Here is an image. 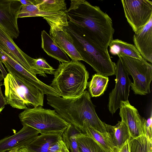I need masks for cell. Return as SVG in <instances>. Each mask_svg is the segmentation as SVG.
Segmentation results:
<instances>
[{"label": "cell", "instance_id": "obj_19", "mask_svg": "<svg viewBox=\"0 0 152 152\" xmlns=\"http://www.w3.org/2000/svg\"><path fill=\"white\" fill-rule=\"evenodd\" d=\"M41 47L49 56L61 63L71 61L66 53L56 43L52 37L45 30L41 32Z\"/></svg>", "mask_w": 152, "mask_h": 152}, {"label": "cell", "instance_id": "obj_10", "mask_svg": "<svg viewBox=\"0 0 152 152\" xmlns=\"http://www.w3.org/2000/svg\"><path fill=\"white\" fill-rule=\"evenodd\" d=\"M0 60L5 65L8 73L13 74L27 81L39 90L44 95L60 96L56 91L33 75L0 46Z\"/></svg>", "mask_w": 152, "mask_h": 152}, {"label": "cell", "instance_id": "obj_34", "mask_svg": "<svg viewBox=\"0 0 152 152\" xmlns=\"http://www.w3.org/2000/svg\"><path fill=\"white\" fill-rule=\"evenodd\" d=\"M19 152H28L25 148H20L19 150Z\"/></svg>", "mask_w": 152, "mask_h": 152}, {"label": "cell", "instance_id": "obj_16", "mask_svg": "<svg viewBox=\"0 0 152 152\" xmlns=\"http://www.w3.org/2000/svg\"><path fill=\"white\" fill-rule=\"evenodd\" d=\"M134 46L142 57L152 63V18L138 33L133 37Z\"/></svg>", "mask_w": 152, "mask_h": 152}, {"label": "cell", "instance_id": "obj_22", "mask_svg": "<svg viewBox=\"0 0 152 152\" xmlns=\"http://www.w3.org/2000/svg\"><path fill=\"white\" fill-rule=\"evenodd\" d=\"M76 139L80 152H107L96 141L86 134H78Z\"/></svg>", "mask_w": 152, "mask_h": 152}, {"label": "cell", "instance_id": "obj_12", "mask_svg": "<svg viewBox=\"0 0 152 152\" xmlns=\"http://www.w3.org/2000/svg\"><path fill=\"white\" fill-rule=\"evenodd\" d=\"M119 108V115L121 121L127 125L131 138L146 135V120L140 116L137 109L130 104L128 100L121 102Z\"/></svg>", "mask_w": 152, "mask_h": 152}, {"label": "cell", "instance_id": "obj_17", "mask_svg": "<svg viewBox=\"0 0 152 152\" xmlns=\"http://www.w3.org/2000/svg\"><path fill=\"white\" fill-rule=\"evenodd\" d=\"M49 33L56 43L72 60L83 61L70 36L63 28L56 30L50 28Z\"/></svg>", "mask_w": 152, "mask_h": 152}, {"label": "cell", "instance_id": "obj_28", "mask_svg": "<svg viewBox=\"0 0 152 152\" xmlns=\"http://www.w3.org/2000/svg\"><path fill=\"white\" fill-rule=\"evenodd\" d=\"M146 135L152 141V112L150 117L146 120L145 124Z\"/></svg>", "mask_w": 152, "mask_h": 152}, {"label": "cell", "instance_id": "obj_25", "mask_svg": "<svg viewBox=\"0 0 152 152\" xmlns=\"http://www.w3.org/2000/svg\"><path fill=\"white\" fill-rule=\"evenodd\" d=\"M82 132L76 127L69 124L62 134V139L69 152H80L76 136Z\"/></svg>", "mask_w": 152, "mask_h": 152}, {"label": "cell", "instance_id": "obj_30", "mask_svg": "<svg viewBox=\"0 0 152 152\" xmlns=\"http://www.w3.org/2000/svg\"><path fill=\"white\" fill-rule=\"evenodd\" d=\"M6 100L2 94L1 88H0V113L4 107V105L7 104Z\"/></svg>", "mask_w": 152, "mask_h": 152}, {"label": "cell", "instance_id": "obj_32", "mask_svg": "<svg viewBox=\"0 0 152 152\" xmlns=\"http://www.w3.org/2000/svg\"><path fill=\"white\" fill-rule=\"evenodd\" d=\"M22 6L34 5L33 0H18Z\"/></svg>", "mask_w": 152, "mask_h": 152}, {"label": "cell", "instance_id": "obj_15", "mask_svg": "<svg viewBox=\"0 0 152 152\" xmlns=\"http://www.w3.org/2000/svg\"><path fill=\"white\" fill-rule=\"evenodd\" d=\"M0 46L25 69L37 77L31 67V61L32 58L23 52L0 26Z\"/></svg>", "mask_w": 152, "mask_h": 152}, {"label": "cell", "instance_id": "obj_3", "mask_svg": "<svg viewBox=\"0 0 152 152\" xmlns=\"http://www.w3.org/2000/svg\"><path fill=\"white\" fill-rule=\"evenodd\" d=\"M63 28L70 35L83 61L90 65L97 74L107 77L115 75L116 64L112 60L107 49L93 41L80 25L68 21Z\"/></svg>", "mask_w": 152, "mask_h": 152}, {"label": "cell", "instance_id": "obj_23", "mask_svg": "<svg viewBox=\"0 0 152 152\" xmlns=\"http://www.w3.org/2000/svg\"><path fill=\"white\" fill-rule=\"evenodd\" d=\"M33 3L40 10L47 12H65L67 10L64 0H33Z\"/></svg>", "mask_w": 152, "mask_h": 152}, {"label": "cell", "instance_id": "obj_11", "mask_svg": "<svg viewBox=\"0 0 152 152\" xmlns=\"http://www.w3.org/2000/svg\"><path fill=\"white\" fill-rule=\"evenodd\" d=\"M22 6L18 0H0V26L12 39L19 36L18 18Z\"/></svg>", "mask_w": 152, "mask_h": 152}, {"label": "cell", "instance_id": "obj_29", "mask_svg": "<svg viewBox=\"0 0 152 152\" xmlns=\"http://www.w3.org/2000/svg\"><path fill=\"white\" fill-rule=\"evenodd\" d=\"M129 140L120 148L114 147L111 149V152H129Z\"/></svg>", "mask_w": 152, "mask_h": 152}, {"label": "cell", "instance_id": "obj_35", "mask_svg": "<svg viewBox=\"0 0 152 152\" xmlns=\"http://www.w3.org/2000/svg\"><path fill=\"white\" fill-rule=\"evenodd\" d=\"M17 152H19V151H18Z\"/></svg>", "mask_w": 152, "mask_h": 152}, {"label": "cell", "instance_id": "obj_1", "mask_svg": "<svg viewBox=\"0 0 152 152\" xmlns=\"http://www.w3.org/2000/svg\"><path fill=\"white\" fill-rule=\"evenodd\" d=\"M71 2L69 8L64 12L67 20L80 26L93 41L107 49L114 32L111 18L99 7L86 0Z\"/></svg>", "mask_w": 152, "mask_h": 152}, {"label": "cell", "instance_id": "obj_4", "mask_svg": "<svg viewBox=\"0 0 152 152\" xmlns=\"http://www.w3.org/2000/svg\"><path fill=\"white\" fill-rule=\"evenodd\" d=\"M89 73L84 65L79 61L72 60L60 63L55 71L50 86L60 96L74 98L81 96L88 85Z\"/></svg>", "mask_w": 152, "mask_h": 152}, {"label": "cell", "instance_id": "obj_8", "mask_svg": "<svg viewBox=\"0 0 152 152\" xmlns=\"http://www.w3.org/2000/svg\"><path fill=\"white\" fill-rule=\"evenodd\" d=\"M124 15L135 34L140 32L152 18V1L122 0Z\"/></svg>", "mask_w": 152, "mask_h": 152}, {"label": "cell", "instance_id": "obj_21", "mask_svg": "<svg viewBox=\"0 0 152 152\" xmlns=\"http://www.w3.org/2000/svg\"><path fill=\"white\" fill-rule=\"evenodd\" d=\"M81 131L96 141L107 152H111V149L114 147L107 133L104 134L98 132L87 122H84Z\"/></svg>", "mask_w": 152, "mask_h": 152}, {"label": "cell", "instance_id": "obj_9", "mask_svg": "<svg viewBox=\"0 0 152 152\" xmlns=\"http://www.w3.org/2000/svg\"><path fill=\"white\" fill-rule=\"evenodd\" d=\"M115 75V86L109 94L108 104V110L112 114L119 108L121 102L128 100L132 83L121 57H119L116 65Z\"/></svg>", "mask_w": 152, "mask_h": 152}, {"label": "cell", "instance_id": "obj_20", "mask_svg": "<svg viewBox=\"0 0 152 152\" xmlns=\"http://www.w3.org/2000/svg\"><path fill=\"white\" fill-rule=\"evenodd\" d=\"M109 46L110 53L118 57L127 56L139 59L142 58L134 45L118 39H113Z\"/></svg>", "mask_w": 152, "mask_h": 152}, {"label": "cell", "instance_id": "obj_14", "mask_svg": "<svg viewBox=\"0 0 152 152\" xmlns=\"http://www.w3.org/2000/svg\"><path fill=\"white\" fill-rule=\"evenodd\" d=\"M23 125L22 128L16 133L0 140V152H7L17 148H24L39 135V133L36 129Z\"/></svg>", "mask_w": 152, "mask_h": 152}, {"label": "cell", "instance_id": "obj_26", "mask_svg": "<svg viewBox=\"0 0 152 152\" xmlns=\"http://www.w3.org/2000/svg\"><path fill=\"white\" fill-rule=\"evenodd\" d=\"M129 152H152V141L146 135L129 139Z\"/></svg>", "mask_w": 152, "mask_h": 152}, {"label": "cell", "instance_id": "obj_5", "mask_svg": "<svg viewBox=\"0 0 152 152\" xmlns=\"http://www.w3.org/2000/svg\"><path fill=\"white\" fill-rule=\"evenodd\" d=\"M4 85L7 104L12 107L26 109L30 106H43L44 94L22 78L8 73L4 78Z\"/></svg>", "mask_w": 152, "mask_h": 152}, {"label": "cell", "instance_id": "obj_27", "mask_svg": "<svg viewBox=\"0 0 152 152\" xmlns=\"http://www.w3.org/2000/svg\"><path fill=\"white\" fill-rule=\"evenodd\" d=\"M31 67L34 74L44 77H47L46 74H54L55 69L42 58H32L31 61Z\"/></svg>", "mask_w": 152, "mask_h": 152}, {"label": "cell", "instance_id": "obj_31", "mask_svg": "<svg viewBox=\"0 0 152 152\" xmlns=\"http://www.w3.org/2000/svg\"><path fill=\"white\" fill-rule=\"evenodd\" d=\"M7 73L3 66L2 63L0 60V82L3 78H4L7 75ZM1 84L0 83V87Z\"/></svg>", "mask_w": 152, "mask_h": 152}, {"label": "cell", "instance_id": "obj_18", "mask_svg": "<svg viewBox=\"0 0 152 152\" xmlns=\"http://www.w3.org/2000/svg\"><path fill=\"white\" fill-rule=\"evenodd\" d=\"M104 125L114 147L121 148L130 137L127 125L122 121H118L114 126L107 124L105 122Z\"/></svg>", "mask_w": 152, "mask_h": 152}, {"label": "cell", "instance_id": "obj_2", "mask_svg": "<svg viewBox=\"0 0 152 152\" xmlns=\"http://www.w3.org/2000/svg\"><path fill=\"white\" fill-rule=\"evenodd\" d=\"M47 96L48 104L53 107L61 118L81 131L84 122H86L98 132L107 133L104 122L97 115L95 106L88 91H85L81 96L74 98Z\"/></svg>", "mask_w": 152, "mask_h": 152}, {"label": "cell", "instance_id": "obj_13", "mask_svg": "<svg viewBox=\"0 0 152 152\" xmlns=\"http://www.w3.org/2000/svg\"><path fill=\"white\" fill-rule=\"evenodd\" d=\"M42 17L49 25L50 28L62 29L68 25L66 14L64 12H50L41 10L34 5L22 6L18 18L33 17Z\"/></svg>", "mask_w": 152, "mask_h": 152}, {"label": "cell", "instance_id": "obj_33", "mask_svg": "<svg viewBox=\"0 0 152 152\" xmlns=\"http://www.w3.org/2000/svg\"><path fill=\"white\" fill-rule=\"evenodd\" d=\"M20 149V148H17L14 149H13L7 152H17Z\"/></svg>", "mask_w": 152, "mask_h": 152}, {"label": "cell", "instance_id": "obj_7", "mask_svg": "<svg viewBox=\"0 0 152 152\" xmlns=\"http://www.w3.org/2000/svg\"><path fill=\"white\" fill-rule=\"evenodd\" d=\"M128 74L132 77V89L136 94L145 95L150 93V84L152 80L151 64L141 59L127 56L121 57Z\"/></svg>", "mask_w": 152, "mask_h": 152}, {"label": "cell", "instance_id": "obj_6", "mask_svg": "<svg viewBox=\"0 0 152 152\" xmlns=\"http://www.w3.org/2000/svg\"><path fill=\"white\" fill-rule=\"evenodd\" d=\"M19 117L22 125L31 127L41 134L63 132L69 125L55 110L41 106L25 109Z\"/></svg>", "mask_w": 152, "mask_h": 152}, {"label": "cell", "instance_id": "obj_24", "mask_svg": "<svg viewBox=\"0 0 152 152\" xmlns=\"http://www.w3.org/2000/svg\"><path fill=\"white\" fill-rule=\"evenodd\" d=\"M108 81L107 77L97 73L94 75L88 85L89 93L91 97L99 96L103 94L106 89Z\"/></svg>", "mask_w": 152, "mask_h": 152}]
</instances>
